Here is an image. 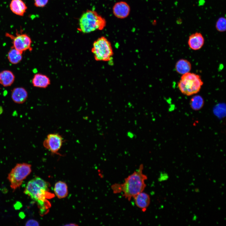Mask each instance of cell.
Returning <instances> with one entry per match:
<instances>
[{"label":"cell","mask_w":226,"mask_h":226,"mask_svg":"<svg viewBox=\"0 0 226 226\" xmlns=\"http://www.w3.org/2000/svg\"><path fill=\"white\" fill-rule=\"evenodd\" d=\"M49 184L42 179L36 177L27 183L24 192L37 203L41 215L47 213L51 206L48 199L54 195L49 191Z\"/></svg>","instance_id":"1"},{"label":"cell","mask_w":226,"mask_h":226,"mask_svg":"<svg viewBox=\"0 0 226 226\" xmlns=\"http://www.w3.org/2000/svg\"><path fill=\"white\" fill-rule=\"evenodd\" d=\"M143 166L141 164L138 169L125 179L122 184L115 183L111 186L115 193H123V196L129 201L145 189L147 176L143 173Z\"/></svg>","instance_id":"2"},{"label":"cell","mask_w":226,"mask_h":226,"mask_svg":"<svg viewBox=\"0 0 226 226\" xmlns=\"http://www.w3.org/2000/svg\"><path fill=\"white\" fill-rule=\"evenodd\" d=\"M105 19L96 11L88 10L81 16L78 30L84 33H88L96 30H102L105 27Z\"/></svg>","instance_id":"3"},{"label":"cell","mask_w":226,"mask_h":226,"mask_svg":"<svg viewBox=\"0 0 226 226\" xmlns=\"http://www.w3.org/2000/svg\"><path fill=\"white\" fill-rule=\"evenodd\" d=\"M203 84L200 75L189 72L182 75L178 86L182 94L189 96L198 92Z\"/></svg>","instance_id":"4"},{"label":"cell","mask_w":226,"mask_h":226,"mask_svg":"<svg viewBox=\"0 0 226 226\" xmlns=\"http://www.w3.org/2000/svg\"><path fill=\"white\" fill-rule=\"evenodd\" d=\"M31 171V165L26 163L17 164L12 169L8 174V179L13 191L20 187Z\"/></svg>","instance_id":"5"},{"label":"cell","mask_w":226,"mask_h":226,"mask_svg":"<svg viewBox=\"0 0 226 226\" xmlns=\"http://www.w3.org/2000/svg\"><path fill=\"white\" fill-rule=\"evenodd\" d=\"M91 51L95 60L97 61H108L113 55L111 43L104 36L98 38L94 42Z\"/></svg>","instance_id":"6"},{"label":"cell","mask_w":226,"mask_h":226,"mask_svg":"<svg viewBox=\"0 0 226 226\" xmlns=\"http://www.w3.org/2000/svg\"><path fill=\"white\" fill-rule=\"evenodd\" d=\"M5 36L10 38L12 40V47L23 53L28 50H31L32 40L30 37L27 34L17 32L15 36L7 33Z\"/></svg>","instance_id":"7"},{"label":"cell","mask_w":226,"mask_h":226,"mask_svg":"<svg viewBox=\"0 0 226 226\" xmlns=\"http://www.w3.org/2000/svg\"><path fill=\"white\" fill-rule=\"evenodd\" d=\"M62 136L58 133L49 134L43 142V145L52 154L61 155L59 152L64 142Z\"/></svg>","instance_id":"8"},{"label":"cell","mask_w":226,"mask_h":226,"mask_svg":"<svg viewBox=\"0 0 226 226\" xmlns=\"http://www.w3.org/2000/svg\"><path fill=\"white\" fill-rule=\"evenodd\" d=\"M131 8L129 4L124 1L115 3L112 8V13L116 18L123 19L127 17L130 13Z\"/></svg>","instance_id":"9"},{"label":"cell","mask_w":226,"mask_h":226,"mask_svg":"<svg viewBox=\"0 0 226 226\" xmlns=\"http://www.w3.org/2000/svg\"><path fill=\"white\" fill-rule=\"evenodd\" d=\"M204 41V38L202 34L196 32L190 35L188 43L191 49L194 50H197L203 46Z\"/></svg>","instance_id":"10"},{"label":"cell","mask_w":226,"mask_h":226,"mask_svg":"<svg viewBox=\"0 0 226 226\" xmlns=\"http://www.w3.org/2000/svg\"><path fill=\"white\" fill-rule=\"evenodd\" d=\"M133 198L136 206L143 212H145L150 202L149 195L143 191L138 194Z\"/></svg>","instance_id":"11"},{"label":"cell","mask_w":226,"mask_h":226,"mask_svg":"<svg viewBox=\"0 0 226 226\" xmlns=\"http://www.w3.org/2000/svg\"><path fill=\"white\" fill-rule=\"evenodd\" d=\"M28 97V92L23 87L15 88L12 90L11 98L15 103L18 104H23L26 101Z\"/></svg>","instance_id":"12"},{"label":"cell","mask_w":226,"mask_h":226,"mask_svg":"<svg viewBox=\"0 0 226 226\" xmlns=\"http://www.w3.org/2000/svg\"><path fill=\"white\" fill-rule=\"evenodd\" d=\"M32 82L33 86L41 88H47L51 83L50 80L47 76L40 73L35 74Z\"/></svg>","instance_id":"13"},{"label":"cell","mask_w":226,"mask_h":226,"mask_svg":"<svg viewBox=\"0 0 226 226\" xmlns=\"http://www.w3.org/2000/svg\"><path fill=\"white\" fill-rule=\"evenodd\" d=\"M9 6L13 13L22 16L24 15L27 8L25 3L22 0H12Z\"/></svg>","instance_id":"14"},{"label":"cell","mask_w":226,"mask_h":226,"mask_svg":"<svg viewBox=\"0 0 226 226\" xmlns=\"http://www.w3.org/2000/svg\"><path fill=\"white\" fill-rule=\"evenodd\" d=\"M15 79V75L11 71L4 70L0 72V84L4 87L11 86Z\"/></svg>","instance_id":"15"},{"label":"cell","mask_w":226,"mask_h":226,"mask_svg":"<svg viewBox=\"0 0 226 226\" xmlns=\"http://www.w3.org/2000/svg\"><path fill=\"white\" fill-rule=\"evenodd\" d=\"M54 191L55 195L59 199L66 197L68 194L67 186L64 181H59L55 184Z\"/></svg>","instance_id":"16"},{"label":"cell","mask_w":226,"mask_h":226,"mask_svg":"<svg viewBox=\"0 0 226 226\" xmlns=\"http://www.w3.org/2000/svg\"><path fill=\"white\" fill-rule=\"evenodd\" d=\"M175 68L177 73L183 75L190 72L191 69V65L190 62L187 60L181 59L177 62Z\"/></svg>","instance_id":"17"},{"label":"cell","mask_w":226,"mask_h":226,"mask_svg":"<svg viewBox=\"0 0 226 226\" xmlns=\"http://www.w3.org/2000/svg\"><path fill=\"white\" fill-rule=\"evenodd\" d=\"M22 54L23 52L12 47L8 53V60L9 62L12 64H17L22 60Z\"/></svg>","instance_id":"18"},{"label":"cell","mask_w":226,"mask_h":226,"mask_svg":"<svg viewBox=\"0 0 226 226\" xmlns=\"http://www.w3.org/2000/svg\"><path fill=\"white\" fill-rule=\"evenodd\" d=\"M204 100L200 95H196L193 96L190 101V105L193 109L197 110H199L203 106Z\"/></svg>","instance_id":"19"},{"label":"cell","mask_w":226,"mask_h":226,"mask_svg":"<svg viewBox=\"0 0 226 226\" xmlns=\"http://www.w3.org/2000/svg\"><path fill=\"white\" fill-rule=\"evenodd\" d=\"M216 30L219 32H223L226 30V20L225 18L221 17L217 21L216 23Z\"/></svg>","instance_id":"20"},{"label":"cell","mask_w":226,"mask_h":226,"mask_svg":"<svg viewBox=\"0 0 226 226\" xmlns=\"http://www.w3.org/2000/svg\"><path fill=\"white\" fill-rule=\"evenodd\" d=\"M34 4L36 7L43 8L48 3V0H34Z\"/></svg>","instance_id":"21"},{"label":"cell","mask_w":226,"mask_h":226,"mask_svg":"<svg viewBox=\"0 0 226 226\" xmlns=\"http://www.w3.org/2000/svg\"><path fill=\"white\" fill-rule=\"evenodd\" d=\"M26 226H39L38 222L34 219H30L28 220L25 223Z\"/></svg>","instance_id":"22"},{"label":"cell","mask_w":226,"mask_h":226,"mask_svg":"<svg viewBox=\"0 0 226 226\" xmlns=\"http://www.w3.org/2000/svg\"><path fill=\"white\" fill-rule=\"evenodd\" d=\"M169 178V176L167 173L165 172H162L160 174L159 180L160 181H165L167 180Z\"/></svg>","instance_id":"23"},{"label":"cell","mask_w":226,"mask_h":226,"mask_svg":"<svg viewBox=\"0 0 226 226\" xmlns=\"http://www.w3.org/2000/svg\"><path fill=\"white\" fill-rule=\"evenodd\" d=\"M3 112V109L2 106H0V115H1Z\"/></svg>","instance_id":"24"},{"label":"cell","mask_w":226,"mask_h":226,"mask_svg":"<svg viewBox=\"0 0 226 226\" xmlns=\"http://www.w3.org/2000/svg\"><path fill=\"white\" fill-rule=\"evenodd\" d=\"M195 191L196 192H198L199 191V190L198 189L196 188L195 190Z\"/></svg>","instance_id":"25"},{"label":"cell","mask_w":226,"mask_h":226,"mask_svg":"<svg viewBox=\"0 0 226 226\" xmlns=\"http://www.w3.org/2000/svg\"><path fill=\"white\" fill-rule=\"evenodd\" d=\"M67 225H70V226H71V225H76V224H74V223L73 224L71 223L70 224H67Z\"/></svg>","instance_id":"26"},{"label":"cell","mask_w":226,"mask_h":226,"mask_svg":"<svg viewBox=\"0 0 226 226\" xmlns=\"http://www.w3.org/2000/svg\"></svg>","instance_id":"27"}]
</instances>
